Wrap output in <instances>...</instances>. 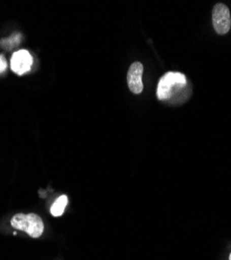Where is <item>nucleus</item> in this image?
Segmentation results:
<instances>
[{"mask_svg":"<svg viewBox=\"0 0 231 260\" xmlns=\"http://www.w3.org/2000/svg\"><path fill=\"white\" fill-rule=\"evenodd\" d=\"M11 225L17 230L26 232L34 238L40 237L44 232L43 220L36 213H17L12 218Z\"/></svg>","mask_w":231,"mask_h":260,"instance_id":"obj_1","label":"nucleus"},{"mask_svg":"<svg viewBox=\"0 0 231 260\" xmlns=\"http://www.w3.org/2000/svg\"><path fill=\"white\" fill-rule=\"evenodd\" d=\"M186 84L185 75L179 72H168L159 80L156 95L159 100H166L172 97L173 92L182 89Z\"/></svg>","mask_w":231,"mask_h":260,"instance_id":"obj_2","label":"nucleus"},{"mask_svg":"<svg viewBox=\"0 0 231 260\" xmlns=\"http://www.w3.org/2000/svg\"><path fill=\"white\" fill-rule=\"evenodd\" d=\"M213 24L219 35H226L231 27V17L227 6L218 4L213 10Z\"/></svg>","mask_w":231,"mask_h":260,"instance_id":"obj_3","label":"nucleus"},{"mask_svg":"<svg viewBox=\"0 0 231 260\" xmlns=\"http://www.w3.org/2000/svg\"><path fill=\"white\" fill-rule=\"evenodd\" d=\"M32 66V56L27 50H19L11 58V68L17 75L27 73Z\"/></svg>","mask_w":231,"mask_h":260,"instance_id":"obj_4","label":"nucleus"},{"mask_svg":"<svg viewBox=\"0 0 231 260\" xmlns=\"http://www.w3.org/2000/svg\"><path fill=\"white\" fill-rule=\"evenodd\" d=\"M143 71H144L143 64L139 61H136L129 67V70L127 73L128 88L136 95L141 94L144 89L143 81H142Z\"/></svg>","mask_w":231,"mask_h":260,"instance_id":"obj_5","label":"nucleus"},{"mask_svg":"<svg viewBox=\"0 0 231 260\" xmlns=\"http://www.w3.org/2000/svg\"><path fill=\"white\" fill-rule=\"evenodd\" d=\"M68 203V197L66 194H62V196L58 197L54 203L52 204L50 208V212L53 216H60L62 213H64V210L67 206Z\"/></svg>","mask_w":231,"mask_h":260,"instance_id":"obj_6","label":"nucleus"},{"mask_svg":"<svg viewBox=\"0 0 231 260\" xmlns=\"http://www.w3.org/2000/svg\"><path fill=\"white\" fill-rule=\"evenodd\" d=\"M8 68V62L4 55H0V73H4Z\"/></svg>","mask_w":231,"mask_h":260,"instance_id":"obj_7","label":"nucleus"},{"mask_svg":"<svg viewBox=\"0 0 231 260\" xmlns=\"http://www.w3.org/2000/svg\"><path fill=\"white\" fill-rule=\"evenodd\" d=\"M229 260H231V254H230V257H229Z\"/></svg>","mask_w":231,"mask_h":260,"instance_id":"obj_8","label":"nucleus"}]
</instances>
